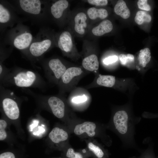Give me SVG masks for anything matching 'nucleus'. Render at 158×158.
Masks as SVG:
<instances>
[{
	"mask_svg": "<svg viewBox=\"0 0 158 158\" xmlns=\"http://www.w3.org/2000/svg\"><path fill=\"white\" fill-rule=\"evenodd\" d=\"M43 65L45 69L49 70L53 73L55 78L61 79L66 68L60 59L58 58L45 59L42 61Z\"/></svg>",
	"mask_w": 158,
	"mask_h": 158,
	"instance_id": "nucleus-6",
	"label": "nucleus"
},
{
	"mask_svg": "<svg viewBox=\"0 0 158 158\" xmlns=\"http://www.w3.org/2000/svg\"><path fill=\"white\" fill-rule=\"evenodd\" d=\"M119 59L121 63L125 65L127 63L133 61L134 58L133 55L131 54H121L119 56Z\"/></svg>",
	"mask_w": 158,
	"mask_h": 158,
	"instance_id": "nucleus-24",
	"label": "nucleus"
},
{
	"mask_svg": "<svg viewBox=\"0 0 158 158\" xmlns=\"http://www.w3.org/2000/svg\"><path fill=\"white\" fill-rule=\"evenodd\" d=\"M151 59V53L150 49L146 48L141 49L138 56L139 64L143 67H145L150 61Z\"/></svg>",
	"mask_w": 158,
	"mask_h": 158,
	"instance_id": "nucleus-21",
	"label": "nucleus"
},
{
	"mask_svg": "<svg viewBox=\"0 0 158 158\" xmlns=\"http://www.w3.org/2000/svg\"><path fill=\"white\" fill-rule=\"evenodd\" d=\"M96 128V126L94 123L86 121L77 125L75 128L74 132L77 135H80L85 132L89 136L92 137L95 134V131Z\"/></svg>",
	"mask_w": 158,
	"mask_h": 158,
	"instance_id": "nucleus-12",
	"label": "nucleus"
},
{
	"mask_svg": "<svg viewBox=\"0 0 158 158\" xmlns=\"http://www.w3.org/2000/svg\"><path fill=\"white\" fill-rule=\"evenodd\" d=\"M87 1L91 4L97 6H106L108 4L107 0H88Z\"/></svg>",
	"mask_w": 158,
	"mask_h": 158,
	"instance_id": "nucleus-28",
	"label": "nucleus"
},
{
	"mask_svg": "<svg viewBox=\"0 0 158 158\" xmlns=\"http://www.w3.org/2000/svg\"><path fill=\"white\" fill-rule=\"evenodd\" d=\"M48 104L53 114L59 118H63L64 115L65 104L59 98L52 96L48 100Z\"/></svg>",
	"mask_w": 158,
	"mask_h": 158,
	"instance_id": "nucleus-10",
	"label": "nucleus"
},
{
	"mask_svg": "<svg viewBox=\"0 0 158 158\" xmlns=\"http://www.w3.org/2000/svg\"><path fill=\"white\" fill-rule=\"evenodd\" d=\"M147 0H139L137 2L138 7L139 9L147 11L151 9L150 6L148 4Z\"/></svg>",
	"mask_w": 158,
	"mask_h": 158,
	"instance_id": "nucleus-26",
	"label": "nucleus"
},
{
	"mask_svg": "<svg viewBox=\"0 0 158 158\" xmlns=\"http://www.w3.org/2000/svg\"><path fill=\"white\" fill-rule=\"evenodd\" d=\"M7 126V123L4 120H0V140H4L6 137L7 134L5 129Z\"/></svg>",
	"mask_w": 158,
	"mask_h": 158,
	"instance_id": "nucleus-25",
	"label": "nucleus"
},
{
	"mask_svg": "<svg viewBox=\"0 0 158 158\" xmlns=\"http://www.w3.org/2000/svg\"><path fill=\"white\" fill-rule=\"evenodd\" d=\"M89 17L92 20H95L97 18L104 19L108 15L107 10L104 8H97L92 7L88 9L87 11Z\"/></svg>",
	"mask_w": 158,
	"mask_h": 158,
	"instance_id": "nucleus-19",
	"label": "nucleus"
},
{
	"mask_svg": "<svg viewBox=\"0 0 158 158\" xmlns=\"http://www.w3.org/2000/svg\"><path fill=\"white\" fill-rule=\"evenodd\" d=\"M9 1L18 14L26 17L32 22L44 25L48 20V1L15 0Z\"/></svg>",
	"mask_w": 158,
	"mask_h": 158,
	"instance_id": "nucleus-1",
	"label": "nucleus"
},
{
	"mask_svg": "<svg viewBox=\"0 0 158 158\" xmlns=\"http://www.w3.org/2000/svg\"><path fill=\"white\" fill-rule=\"evenodd\" d=\"M87 17L85 13L80 12L78 13L74 18V29L78 34L83 35L85 32V28L87 26Z\"/></svg>",
	"mask_w": 158,
	"mask_h": 158,
	"instance_id": "nucleus-13",
	"label": "nucleus"
},
{
	"mask_svg": "<svg viewBox=\"0 0 158 158\" xmlns=\"http://www.w3.org/2000/svg\"><path fill=\"white\" fill-rule=\"evenodd\" d=\"M66 155L68 158H83L81 154L79 152H75L73 149L71 148L68 149Z\"/></svg>",
	"mask_w": 158,
	"mask_h": 158,
	"instance_id": "nucleus-27",
	"label": "nucleus"
},
{
	"mask_svg": "<svg viewBox=\"0 0 158 158\" xmlns=\"http://www.w3.org/2000/svg\"><path fill=\"white\" fill-rule=\"evenodd\" d=\"M49 136L51 140L55 143L65 141L68 137L66 131L58 127L53 128L49 134Z\"/></svg>",
	"mask_w": 158,
	"mask_h": 158,
	"instance_id": "nucleus-15",
	"label": "nucleus"
},
{
	"mask_svg": "<svg viewBox=\"0 0 158 158\" xmlns=\"http://www.w3.org/2000/svg\"><path fill=\"white\" fill-rule=\"evenodd\" d=\"M118 59V57L117 56H113L105 58L103 61V62L104 64L108 65L115 62Z\"/></svg>",
	"mask_w": 158,
	"mask_h": 158,
	"instance_id": "nucleus-29",
	"label": "nucleus"
},
{
	"mask_svg": "<svg viewBox=\"0 0 158 158\" xmlns=\"http://www.w3.org/2000/svg\"><path fill=\"white\" fill-rule=\"evenodd\" d=\"M88 146L89 149L92 151L98 158H102L104 156V152L98 146L90 142L88 144Z\"/></svg>",
	"mask_w": 158,
	"mask_h": 158,
	"instance_id": "nucleus-23",
	"label": "nucleus"
},
{
	"mask_svg": "<svg viewBox=\"0 0 158 158\" xmlns=\"http://www.w3.org/2000/svg\"><path fill=\"white\" fill-rule=\"evenodd\" d=\"M69 5L66 0H59L55 1L51 5L48 2V12L56 20H59L63 15L64 12Z\"/></svg>",
	"mask_w": 158,
	"mask_h": 158,
	"instance_id": "nucleus-8",
	"label": "nucleus"
},
{
	"mask_svg": "<svg viewBox=\"0 0 158 158\" xmlns=\"http://www.w3.org/2000/svg\"><path fill=\"white\" fill-rule=\"evenodd\" d=\"M37 79L36 74L30 70L21 71L13 77L14 83L16 86L21 87H28L33 85Z\"/></svg>",
	"mask_w": 158,
	"mask_h": 158,
	"instance_id": "nucleus-5",
	"label": "nucleus"
},
{
	"mask_svg": "<svg viewBox=\"0 0 158 158\" xmlns=\"http://www.w3.org/2000/svg\"><path fill=\"white\" fill-rule=\"evenodd\" d=\"M57 43L58 47L62 51L66 53L71 51L73 44L70 33L67 31L62 32L58 36Z\"/></svg>",
	"mask_w": 158,
	"mask_h": 158,
	"instance_id": "nucleus-11",
	"label": "nucleus"
},
{
	"mask_svg": "<svg viewBox=\"0 0 158 158\" xmlns=\"http://www.w3.org/2000/svg\"><path fill=\"white\" fill-rule=\"evenodd\" d=\"M53 35L45 26L41 27L27 50L23 54L30 59L38 60L53 46Z\"/></svg>",
	"mask_w": 158,
	"mask_h": 158,
	"instance_id": "nucleus-3",
	"label": "nucleus"
},
{
	"mask_svg": "<svg viewBox=\"0 0 158 158\" xmlns=\"http://www.w3.org/2000/svg\"><path fill=\"white\" fill-rule=\"evenodd\" d=\"M128 117L127 112L123 110L116 112L113 117V122L116 129L121 134H126L128 130Z\"/></svg>",
	"mask_w": 158,
	"mask_h": 158,
	"instance_id": "nucleus-9",
	"label": "nucleus"
},
{
	"mask_svg": "<svg viewBox=\"0 0 158 158\" xmlns=\"http://www.w3.org/2000/svg\"><path fill=\"white\" fill-rule=\"evenodd\" d=\"M82 64L85 69L89 71H93L98 69L99 63L97 56L91 54L85 58L83 60Z\"/></svg>",
	"mask_w": 158,
	"mask_h": 158,
	"instance_id": "nucleus-16",
	"label": "nucleus"
},
{
	"mask_svg": "<svg viewBox=\"0 0 158 158\" xmlns=\"http://www.w3.org/2000/svg\"><path fill=\"white\" fill-rule=\"evenodd\" d=\"M2 103L4 111L9 118L16 120L18 118L19 109L15 100L10 98L6 97L3 99Z\"/></svg>",
	"mask_w": 158,
	"mask_h": 158,
	"instance_id": "nucleus-7",
	"label": "nucleus"
},
{
	"mask_svg": "<svg viewBox=\"0 0 158 158\" xmlns=\"http://www.w3.org/2000/svg\"><path fill=\"white\" fill-rule=\"evenodd\" d=\"M13 5L8 1L0 0V31L4 32L8 28L14 27L26 19L20 18Z\"/></svg>",
	"mask_w": 158,
	"mask_h": 158,
	"instance_id": "nucleus-4",
	"label": "nucleus"
},
{
	"mask_svg": "<svg viewBox=\"0 0 158 158\" xmlns=\"http://www.w3.org/2000/svg\"><path fill=\"white\" fill-rule=\"evenodd\" d=\"M33 38L29 28L19 23L8 30L1 41L5 45L15 48L23 53L28 48Z\"/></svg>",
	"mask_w": 158,
	"mask_h": 158,
	"instance_id": "nucleus-2",
	"label": "nucleus"
},
{
	"mask_svg": "<svg viewBox=\"0 0 158 158\" xmlns=\"http://www.w3.org/2000/svg\"><path fill=\"white\" fill-rule=\"evenodd\" d=\"M152 19L151 16L143 11H138L136 13L135 18V22L139 25H141L145 22H150Z\"/></svg>",
	"mask_w": 158,
	"mask_h": 158,
	"instance_id": "nucleus-22",
	"label": "nucleus"
},
{
	"mask_svg": "<svg viewBox=\"0 0 158 158\" xmlns=\"http://www.w3.org/2000/svg\"><path fill=\"white\" fill-rule=\"evenodd\" d=\"M0 158H15L13 154L10 152L3 153L0 155Z\"/></svg>",
	"mask_w": 158,
	"mask_h": 158,
	"instance_id": "nucleus-31",
	"label": "nucleus"
},
{
	"mask_svg": "<svg viewBox=\"0 0 158 158\" xmlns=\"http://www.w3.org/2000/svg\"><path fill=\"white\" fill-rule=\"evenodd\" d=\"M81 69L77 67H71L66 69L61 77L62 82L65 84L68 83L74 77L80 75L82 73Z\"/></svg>",
	"mask_w": 158,
	"mask_h": 158,
	"instance_id": "nucleus-17",
	"label": "nucleus"
},
{
	"mask_svg": "<svg viewBox=\"0 0 158 158\" xmlns=\"http://www.w3.org/2000/svg\"><path fill=\"white\" fill-rule=\"evenodd\" d=\"M87 97L83 95L82 96H79L73 97L72 100L73 102L75 103H80L85 102L87 100Z\"/></svg>",
	"mask_w": 158,
	"mask_h": 158,
	"instance_id": "nucleus-30",
	"label": "nucleus"
},
{
	"mask_svg": "<svg viewBox=\"0 0 158 158\" xmlns=\"http://www.w3.org/2000/svg\"><path fill=\"white\" fill-rule=\"evenodd\" d=\"M115 78L114 76L111 75H99L97 80L99 85L108 87H111L114 85Z\"/></svg>",
	"mask_w": 158,
	"mask_h": 158,
	"instance_id": "nucleus-20",
	"label": "nucleus"
},
{
	"mask_svg": "<svg viewBox=\"0 0 158 158\" xmlns=\"http://www.w3.org/2000/svg\"><path fill=\"white\" fill-rule=\"evenodd\" d=\"M113 25L111 21L108 20L101 22L98 26L94 27L92 32L94 35L101 36L111 32L113 29Z\"/></svg>",
	"mask_w": 158,
	"mask_h": 158,
	"instance_id": "nucleus-14",
	"label": "nucleus"
},
{
	"mask_svg": "<svg viewBox=\"0 0 158 158\" xmlns=\"http://www.w3.org/2000/svg\"><path fill=\"white\" fill-rule=\"evenodd\" d=\"M114 10L115 13L124 19L128 18L130 15L129 9L123 0H118L115 5Z\"/></svg>",
	"mask_w": 158,
	"mask_h": 158,
	"instance_id": "nucleus-18",
	"label": "nucleus"
}]
</instances>
